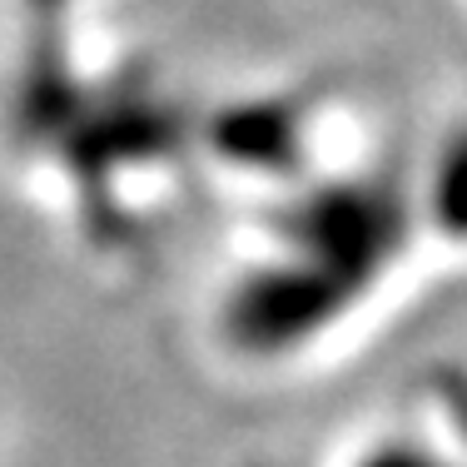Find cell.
<instances>
[{
    "label": "cell",
    "mask_w": 467,
    "mask_h": 467,
    "mask_svg": "<svg viewBox=\"0 0 467 467\" xmlns=\"http://www.w3.org/2000/svg\"><path fill=\"white\" fill-rule=\"evenodd\" d=\"M418 239L408 180H324L288 199L259 254L224 288V338L249 353H288L338 328Z\"/></svg>",
    "instance_id": "1"
},
{
    "label": "cell",
    "mask_w": 467,
    "mask_h": 467,
    "mask_svg": "<svg viewBox=\"0 0 467 467\" xmlns=\"http://www.w3.org/2000/svg\"><path fill=\"white\" fill-rule=\"evenodd\" d=\"M408 194H413L418 229L467 254V119L432 144L418 180H408Z\"/></svg>",
    "instance_id": "2"
},
{
    "label": "cell",
    "mask_w": 467,
    "mask_h": 467,
    "mask_svg": "<svg viewBox=\"0 0 467 467\" xmlns=\"http://www.w3.org/2000/svg\"><path fill=\"white\" fill-rule=\"evenodd\" d=\"M343 467H458V462L442 458L428 438H413V432H383V438H368L363 448H353V458Z\"/></svg>",
    "instance_id": "3"
},
{
    "label": "cell",
    "mask_w": 467,
    "mask_h": 467,
    "mask_svg": "<svg viewBox=\"0 0 467 467\" xmlns=\"http://www.w3.org/2000/svg\"><path fill=\"white\" fill-rule=\"evenodd\" d=\"M10 5H16V16L30 26L36 46L40 40H46V46H60V40L75 30V20H80L95 0H10Z\"/></svg>",
    "instance_id": "4"
}]
</instances>
